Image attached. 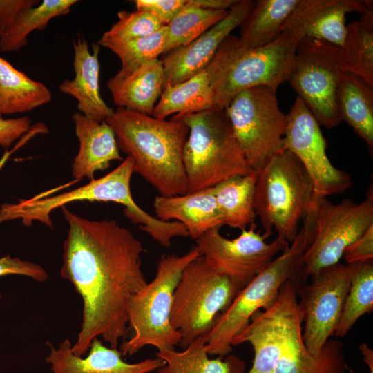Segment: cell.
I'll list each match as a JSON object with an SVG mask.
<instances>
[{
	"mask_svg": "<svg viewBox=\"0 0 373 373\" xmlns=\"http://www.w3.org/2000/svg\"><path fill=\"white\" fill-rule=\"evenodd\" d=\"M61 208L68 230L60 274L83 302L72 351L83 356L98 336L117 348L129 330L130 301L147 283L141 263L143 245L114 220H90Z\"/></svg>",
	"mask_w": 373,
	"mask_h": 373,
	"instance_id": "6da1fadb",
	"label": "cell"
},
{
	"mask_svg": "<svg viewBox=\"0 0 373 373\" xmlns=\"http://www.w3.org/2000/svg\"><path fill=\"white\" fill-rule=\"evenodd\" d=\"M119 149L133 160V171L162 196L184 195L187 181L183 151L189 128L180 119H160L118 107L106 119Z\"/></svg>",
	"mask_w": 373,
	"mask_h": 373,
	"instance_id": "7a4b0ae2",
	"label": "cell"
},
{
	"mask_svg": "<svg viewBox=\"0 0 373 373\" xmlns=\"http://www.w3.org/2000/svg\"><path fill=\"white\" fill-rule=\"evenodd\" d=\"M305 37V28L291 14L279 37L264 46L246 48L237 36L229 35L205 68L213 108L224 109L238 93L249 88L278 89L287 81L296 47Z\"/></svg>",
	"mask_w": 373,
	"mask_h": 373,
	"instance_id": "3957f363",
	"label": "cell"
},
{
	"mask_svg": "<svg viewBox=\"0 0 373 373\" xmlns=\"http://www.w3.org/2000/svg\"><path fill=\"white\" fill-rule=\"evenodd\" d=\"M296 238L281 254L242 288L229 307L216 321L205 336L209 355L223 357L233 350V339L247 325L260 308H269L276 301L283 284L288 279L300 282L302 256L313 239L314 208L302 222Z\"/></svg>",
	"mask_w": 373,
	"mask_h": 373,
	"instance_id": "277c9868",
	"label": "cell"
},
{
	"mask_svg": "<svg viewBox=\"0 0 373 373\" xmlns=\"http://www.w3.org/2000/svg\"><path fill=\"white\" fill-rule=\"evenodd\" d=\"M173 116L189 128L183 151L186 193L255 171L240 149L224 109Z\"/></svg>",
	"mask_w": 373,
	"mask_h": 373,
	"instance_id": "5b68a950",
	"label": "cell"
},
{
	"mask_svg": "<svg viewBox=\"0 0 373 373\" xmlns=\"http://www.w3.org/2000/svg\"><path fill=\"white\" fill-rule=\"evenodd\" d=\"M254 210L265 232L291 243L315 200L311 180L298 159L283 149L257 171Z\"/></svg>",
	"mask_w": 373,
	"mask_h": 373,
	"instance_id": "8992f818",
	"label": "cell"
},
{
	"mask_svg": "<svg viewBox=\"0 0 373 373\" xmlns=\"http://www.w3.org/2000/svg\"><path fill=\"white\" fill-rule=\"evenodd\" d=\"M200 256L195 246L181 256H162L153 280L130 301L128 328L133 330V334L121 344L122 356L133 355L146 345L159 350L174 348L180 344L181 334L170 321L173 293L185 267Z\"/></svg>",
	"mask_w": 373,
	"mask_h": 373,
	"instance_id": "52a82bcc",
	"label": "cell"
},
{
	"mask_svg": "<svg viewBox=\"0 0 373 373\" xmlns=\"http://www.w3.org/2000/svg\"><path fill=\"white\" fill-rule=\"evenodd\" d=\"M240 290L202 256L192 260L184 269L173 297L170 321L181 334L179 345L184 349L197 338L207 336Z\"/></svg>",
	"mask_w": 373,
	"mask_h": 373,
	"instance_id": "ba28073f",
	"label": "cell"
},
{
	"mask_svg": "<svg viewBox=\"0 0 373 373\" xmlns=\"http://www.w3.org/2000/svg\"><path fill=\"white\" fill-rule=\"evenodd\" d=\"M360 203L345 198L333 204L327 197L315 200L313 239L300 262V280L339 262L345 249L373 225V192Z\"/></svg>",
	"mask_w": 373,
	"mask_h": 373,
	"instance_id": "9c48e42d",
	"label": "cell"
},
{
	"mask_svg": "<svg viewBox=\"0 0 373 373\" xmlns=\"http://www.w3.org/2000/svg\"><path fill=\"white\" fill-rule=\"evenodd\" d=\"M276 91L266 86L249 88L224 108L240 149L255 171L283 150L287 115L280 109Z\"/></svg>",
	"mask_w": 373,
	"mask_h": 373,
	"instance_id": "30bf717a",
	"label": "cell"
},
{
	"mask_svg": "<svg viewBox=\"0 0 373 373\" xmlns=\"http://www.w3.org/2000/svg\"><path fill=\"white\" fill-rule=\"evenodd\" d=\"M297 296L295 281L287 280L274 304L256 312L233 339L232 346L249 343L253 347L254 357L248 373H273L279 360L305 345Z\"/></svg>",
	"mask_w": 373,
	"mask_h": 373,
	"instance_id": "8fae6325",
	"label": "cell"
},
{
	"mask_svg": "<svg viewBox=\"0 0 373 373\" xmlns=\"http://www.w3.org/2000/svg\"><path fill=\"white\" fill-rule=\"evenodd\" d=\"M339 48L305 37L298 44L287 81L320 126L340 123L336 97L339 77Z\"/></svg>",
	"mask_w": 373,
	"mask_h": 373,
	"instance_id": "7c38bea8",
	"label": "cell"
},
{
	"mask_svg": "<svg viewBox=\"0 0 373 373\" xmlns=\"http://www.w3.org/2000/svg\"><path fill=\"white\" fill-rule=\"evenodd\" d=\"M133 160L127 156L106 175L91 180L87 184L68 192L47 198L34 197L17 204L1 205L0 223L21 219L25 226L34 221L43 222L52 229L50 213L57 208L75 201L112 202L124 207V214L132 222L142 220L146 211L137 204L131 191Z\"/></svg>",
	"mask_w": 373,
	"mask_h": 373,
	"instance_id": "4fadbf2b",
	"label": "cell"
},
{
	"mask_svg": "<svg viewBox=\"0 0 373 373\" xmlns=\"http://www.w3.org/2000/svg\"><path fill=\"white\" fill-rule=\"evenodd\" d=\"M250 224L236 238L228 239L213 228L195 240L196 247L217 271L229 277L240 289L261 272L289 244L277 236L271 243V233L256 232Z\"/></svg>",
	"mask_w": 373,
	"mask_h": 373,
	"instance_id": "5bb4252c",
	"label": "cell"
},
{
	"mask_svg": "<svg viewBox=\"0 0 373 373\" xmlns=\"http://www.w3.org/2000/svg\"><path fill=\"white\" fill-rule=\"evenodd\" d=\"M320 127L297 97L287 115L283 149L291 152L305 168L312 184L314 200L342 193L352 184L350 175L330 162L326 152L327 142Z\"/></svg>",
	"mask_w": 373,
	"mask_h": 373,
	"instance_id": "9a60e30c",
	"label": "cell"
},
{
	"mask_svg": "<svg viewBox=\"0 0 373 373\" xmlns=\"http://www.w3.org/2000/svg\"><path fill=\"white\" fill-rule=\"evenodd\" d=\"M308 285L297 287L298 311L305 323L303 341L312 354L319 353L334 334L350 288L346 265L341 263L325 267L312 275Z\"/></svg>",
	"mask_w": 373,
	"mask_h": 373,
	"instance_id": "2e32d148",
	"label": "cell"
},
{
	"mask_svg": "<svg viewBox=\"0 0 373 373\" xmlns=\"http://www.w3.org/2000/svg\"><path fill=\"white\" fill-rule=\"evenodd\" d=\"M254 4V1L238 0L222 20L200 36L164 54L161 59L164 87L184 82L204 70L221 43L246 19Z\"/></svg>",
	"mask_w": 373,
	"mask_h": 373,
	"instance_id": "e0dca14e",
	"label": "cell"
},
{
	"mask_svg": "<svg viewBox=\"0 0 373 373\" xmlns=\"http://www.w3.org/2000/svg\"><path fill=\"white\" fill-rule=\"evenodd\" d=\"M47 344L50 353L46 361L50 364L53 373H150L165 363L157 356L135 363H126L119 350L104 345L98 338L93 340L84 358L73 352L68 338L61 342L58 347L49 342Z\"/></svg>",
	"mask_w": 373,
	"mask_h": 373,
	"instance_id": "ac0fdd59",
	"label": "cell"
},
{
	"mask_svg": "<svg viewBox=\"0 0 373 373\" xmlns=\"http://www.w3.org/2000/svg\"><path fill=\"white\" fill-rule=\"evenodd\" d=\"M74 50L73 79H66L59 85V90L77 101V109L87 117L98 122L105 120L113 110L103 100L99 92L100 46L93 44L90 51L88 41L78 34L73 41Z\"/></svg>",
	"mask_w": 373,
	"mask_h": 373,
	"instance_id": "d6986e66",
	"label": "cell"
},
{
	"mask_svg": "<svg viewBox=\"0 0 373 373\" xmlns=\"http://www.w3.org/2000/svg\"><path fill=\"white\" fill-rule=\"evenodd\" d=\"M72 119L79 143L72 164V175L76 180H93L95 173L108 169L111 161H123L115 134L105 120L98 122L81 113H75Z\"/></svg>",
	"mask_w": 373,
	"mask_h": 373,
	"instance_id": "ffe728a7",
	"label": "cell"
},
{
	"mask_svg": "<svg viewBox=\"0 0 373 373\" xmlns=\"http://www.w3.org/2000/svg\"><path fill=\"white\" fill-rule=\"evenodd\" d=\"M164 86V68L159 58L131 71L119 70L107 82L115 105L151 116Z\"/></svg>",
	"mask_w": 373,
	"mask_h": 373,
	"instance_id": "44dd1931",
	"label": "cell"
},
{
	"mask_svg": "<svg viewBox=\"0 0 373 373\" xmlns=\"http://www.w3.org/2000/svg\"><path fill=\"white\" fill-rule=\"evenodd\" d=\"M153 205L157 218L181 222L194 240L224 225L213 187L180 195L156 196Z\"/></svg>",
	"mask_w": 373,
	"mask_h": 373,
	"instance_id": "7402d4cb",
	"label": "cell"
},
{
	"mask_svg": "<svg viewBox=\"0 0 373 373\" xmlns=\"http://www.w3.org/2000/svg\"><path fill=\"white\" fill-rule=\"evenodd\" d=\"M339 119L345 122L373 153V86L356 75L342 71L336 91Z\"/></svg>",
	"mask_w": 373,
	"mask_h": 373,
	"instance_id": "603a6c76",
	"label": "cell"
},
{
	"mask_svg": "<svg viewBox=\"0 0 373 373\" xmlns=\"http://www.w3.org/2000/svg\"><path fill=\"white\" fill-rule=\"evenodd\" d=\"M300 0H257L240 26L239 42L246 48L267 45L281 34Z\"/></svg>",
	"mask_w": 373,
	"mask_h": 373,
	"instance_id": "cb8c5ba5",
	"label": "cell"
},
{
	"mask_svg": "<svg viewBox=\"0 0 373 373\" xmlns=\"http://www.w3.org/2000/svg\"><path fill=\"white\" fill-rule=\"evenodd\" d=\"M371 10L372 1L310 0V19L305 37L341 48L346 35V14Z\"/></svg>",
	"mask_w": 373,
	"mask_h": 373,
	"instance_id": "d4e9b609",
	"label": "cell"
},
{
	"mask_svg": "<svg viewBox=\"0 0 373 373\" xmlns=\"http://www.w3.org/2000/svg\"><path fill=\"white\" fill-rule=\"evenodd\" d=\"M206 336L197 338L182 351L161 348L155 356L164 365L155 373H244L245 364L234 355L211 359L206 351Z\"/></svg>",
	"mask_w": 373,
	"mask_h": 373,
	"instance_id": "484cf974",
	"label": "cell"
},
{
	"mask_svg": "<svg viewBox=\"0 0 373 373\" xmlns=\"http://www.w3.org/2000/svg\"><path fill=\"white\" fill-rule=\"evenodd\" d=\"M52 94L0 57V111L2 115L29 111L50 102Z\"/></svg>",
	"mask_w": 373,
	"mask_h": 373,
	"instance_id": "4316f807",
	"label": "cell"
},
{
	"mask_svg": "<svg viewBox=\"0 0 373 373\" xmlns=\"http://www.w3.org/2000/svg\"><path fill=\"white\" fill-rule=\"evenodd\" d=\"M214 108L208 74L203 70L180 83L166 86L152 116L165 119L172 114L184 115Z\"/></svg>",
	"mask_w": 373,
	"mask_h": 373,
	"instance_id": "83f0119b",
	"label": "cell"
},
{
	"mask_svg": "<svg viewBox=\"0 0 373 373\" xmlns=\"http://www.w3.org/2000/svg\"><path fill=\"white\" fill-rule=\"evenodd\" d=\"M257 173L235 176L213 187L218 207L222 215L224 225L241 230L254 223V192Z\"/></svg>",
	"mask_w": 373,
	"mask_h": 373,
	"instance_id": "f1b7e54d",
	"label": "cell"
},
{
	"mask_svg": "<svg viewBox=\"0 0 373 373\" xmlns=\"http://www.w3.org/2000/svg\"><path fill=\"white\" fill-rule=\"evenodd\" d=\"M339 55L342 71L354 73L373 86V10L347 25Z\"/></svg>",
	"mask_w": 373,
	"mask_h": 373,
	"instance_id": "f546056e",
	"label": "cell"
},
{
	"mask_svg": "<svg viewBox=\"0 0 373 373\" xmlns=\"http://www.w3.org/2000/svg\"><path fill=\"white\" fill-rule=\"evenodd\" d=\"M77 0H44L22 10L0 37V51H18L35 30H42L55 17L67 15Z\"/></svg>",
	"mask_w": 373,
	"mask_h": 373,
	"instance_id": "4dcf8cb0",
	"label": "cell"
},
{
	"mask_svg": "<svg viewBox=\"0 0 373 373\" xmlns=\"http://www.w3.org/2000/svg\"><path fill=\"white\" fill-rule=\"evenodd\" d=\"M350 288L343 312L335 331L337 337H344L356 321L373 309L372 260L347 263Z\"/></svg>",
	"mask_w": 373,
	"mask_h": 373,
	"instance_id": "1f68e13d",
	"label": "cell"
},
{
	"mask_svg": "<svg viewBox=\"0 0 373 373\" xmlns=\"http://www.w3.org/2000/svg\"><path fill=\"white\" fill-rule=\"evenodd\" d=\"M343 346L341 341L329 339L317 354L303 346L279 360L273 373H345Z\"/></svg>",
	"mask_w": 373,
	"mask_h": 373,
	"instance_id": "d6a6232c",
	"label": "cell"
},
{
	"mask_svg": "<svg viewBox=\"0 0 373 373\" xmlns=\"http://www.w3.org/2000/svg\"><path fill=\"white\" fill-rule=\"evenodd\" d=\"M228 10H208L193 5L191 0L167 25L164 53L184 46L222 20Z\"/></svg>",
	"mask_w": 373,
	"mask_h": 373,
	"instance_id": "836d02e7",
	"label": "cell"
},
{
	"mask_svg": "<svg viewBox=\"0 0 373 373\" xmlns=\"http://www.w3.org/2000/svg\"><path fill=\"white\" fill-rule=\"evenodd\" d=\"M168 34L167 26L151 35L131 40L120 41L101 37L97 44L110 49L119 58L120 71H131L141 64L157 59L164 54Z\"/></svg>",
	"mask_w": 373,
	"mask_h": 373,
	"instance_id": "e575fe53",
	"label": "cell"
},
{
	"mask_svg": "<svg viewBox=\"0 0 373 373\" xmlns=\"http://www.w3.org/2000/svg\"><path fill=\"white\" fill-rule=\"evenodd\" d=\"M118 21L101 37L126 41L144 37L153 34L164 25L153 15L142 10L117 13Z\"/></svg>",
	"mask_w": 373,
	"mask_h": 373,
	"instance_id": "d590c367",
	"label": "cell"
},
{
	"mask_svg": "<svg viewBox=\"0 0 373 373\" xmlns=\"http://www.w3.org/2000/svg\"><path fill=\"white\" fill-rule=\"evenodd\" d=\"M10 274L28 276L39 283L46 281L48 277L41 266L19 258H12L8 254L0 258V277ZM1 298L0 293V300Z\"/></svg>",
	"mask_w": 373,
	"mask_h": 373,
	"instance_id": "8d00e7d4",
	"label": "cell"
},
{
	"mask_svg": "<svg viewBox=\"0 0 373 373\" xmlns=\"http://www.w3.org/2000/svg\"><path fill=\"white\" fill-rule=\"evenodd\" d=\"M187 0H135L136 10L146 12L167 26L186 4Z\"/></svg>",
	"mask_w": 373,
	"mask_h": 373,
	"instance_id": "74e56055",
	"label": "cell"
},
{
	"mask_svg": "<svg viewBox=\"0 0 373 373\" xmlns=\"http://www.w3.org/2000/svg\"><path fill=\"white\" fill-rule=\"evenodd\" d=\"M343 256L347 264L373 259V225L345 249Z\"/></svg>",
	"mask_w": 373,
	"mask_h": 373,
	"instance_id": "f35d334b",
	"label": "cell"
},
{
	"mask_svg": "<svg viewBox=\"0 0 373 373\" xmlns=\"http://www.w3.org/2000/svg\"><path fill=\"white\" fill-rule=\"evenodd\" d=\"M30 123L28 116L14 119L0 117V146L10 147L13 142L30 131Z\"/></svg>",
	"mask_w": 373,
	"mask_h": 373,
	"instance_id": "ab89813d",
	"label": "cell"
},
{
	"mask_svg": "<svg viewBox=\"0 0 373 373\" xmlns=\"http://www.w3.org/2000/svg\"><path fill=\"white\" fill-rule=\"evenodd\" d=\"M35 0H0V37L23 9L39 4Z\"/></svg>",
	"mask_w": 373,
	"mask_h": 373,
	"instance_id": "60d3db41",
	"label": "cell"
},
{
	"mask_svg": "<svg viewBox=\"0 0 373 373\" xmlns=\"http://www.w3.org/2000/svg\"><path fill=\"white\" fill-rule=\"evenodd\" d=\"M238 0H191V2L200 8L214 10H228Z\"/></svg>",
	"mask_w": 373,
	"mask_h": 373,
	"instance_id": "b9f144b4",
	"label": "cell"
},
{
	"mask_svg": "<svg viewBox=\"0 0 373 373\" xmlns=\"http://www.w3.org/2000/svg\"><path fill=\"white\" fill-rule=\"evenodd\" d=\"M360 350L363 355L364 361L369 365L371 370H373V353L367 344L363 343L360 346Z\"/></svg>",
	"mask_w": 373,
	"mask_h": 373,
	"instance_id": "7bdbcfd3",
	"label": "cell"
},
{
	"mask_svg": "<svg viewBox=\"0 0 373 373\" xmlns=\"http://www.w3.org/2000/svg\"><path fill=\"white\" fill-rule=\"evenodd\" d=\"M6 157H4L3 159L1 160V162H0V167H1V166L3 164L4 160H6Z\"/></svg>",
	"mask_w": 373,
	"mask_h": 373,
	"instance_id": "ee69618b",
	"label": "cell"
},
{
	"mask_svg": "<svg viewBox=\"0 0 373 373\" xmlns=\"http://www.w3.org/2000/svg\"><path fill=\"white\" fill-rule=\"evenodd\" d=\"M0 117H2V114L1 113V111H0Z\"/></svg>",
	"mask_w": 373,
	"mask_h": 373,
	"instance_id": "f6af8a7d",
	"label": "cell"
},
{
	"mask_svg": "<svg viewBox=\"0 0 373 373\" xmlns=\"http://www.w3.org/2000/svg\"><path fill=\"white\" fill-rule=\"evenodd\" d=\"M370 373H373V370H371V372H370Z\"/></svg>",
	"mask_w": 373,
	"mask_h": 373,
	"instance_id": "bcb514c9",
	"label": "cell"
}]
</instances>
